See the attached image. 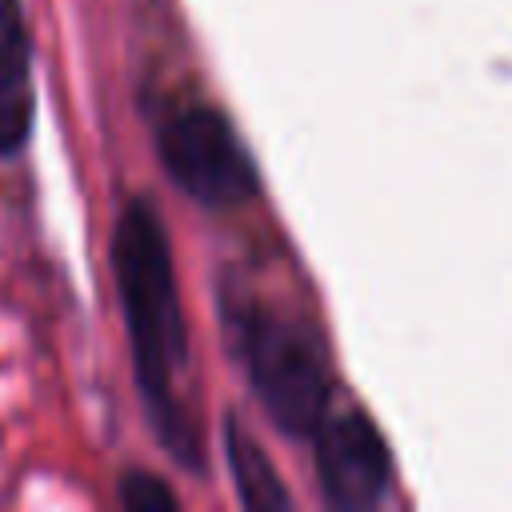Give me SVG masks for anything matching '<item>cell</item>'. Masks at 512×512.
Masks as SVG:
<instances>
[{
    "label": "cell",
    "instance_id": "cell-7",
    "mask_svg": "<svg viewBox=\"0 0 512 512\" xmlns=\"http://www.w3.org/2000/svg\"><path fill=\"white\" fill-rule=\"evenodd\" d=\"M120 504L128 512H176L180 508L176 492L160 476H152V472H124V480H120Z\"/></svg>",
    "mask_w": 512,
    "mask_h": 512
},
{
    "label": "cell",
    "instance_id": "cell-4",
    "mask_svg": "<svg viewBox=\"0 0 512 512\" xmlns=\"http://www.w3.org/2000/svg\"><path fill=\"white\" fill-rule=\"evenodd\" d=\"M312 444H316L320 488L332 508L364 512L388 496L392 452H388L380 428L364 412L324 416V424L312 432Z\"/></svg>",
    "mask_w": 512,
    "mask_h": 512
},
{
    "label": "cell",
    "instance_id": "cell-8",
    "mask_svg": "<svg viewBox=\"0 0 512 512\" xmlns=\"http://www.w3.org/2000/svg\"><path fill=\"white\" fill-rule=\"evenodd\" d=\"M28 44V28H24V12L20 0H0V56Z\"/></svg>",
    "mask_w": 512,
    "mask_h": 512
},
{
    "label": "cell",
    "instance_id": "cell-2",
    "mask_svg": "<svg viewBox=\"0 0 512 512\" xmlns=\"http://www.w3.org/2000/svg\"><path fill=\"white\" fill-rule=\"evenodd\" d=\"M224 328L268 420L288 436L312 440L328 416L332 396L316 336L264 300H228Z\"/></svg>",
    "mask_w": 512,
    "mask_h": 512
},
{
    "label": "cell",
    "instance_id": "cell-5",
    "mask_svg": "<svg viewBox=\"0 0 512 512\" xmlns=\"http://www.w3.org/2000/svg\"><path fill=\"white\" fill-rule=\"evenodd\" d=\"M224 456H228V472L236 480V492H240L244 508H252V512H284V508H292V492L284 488V480L276 476L272 460L244 432L240 420H228V428H224Z\"/></svg>",
    "mask_w": 512,
    "mask_h": 512
},
{
    "label": "cell",
    "instance_id": "cell-1",
    "mask_svg": "<svg viewBox=\"0 0 512 512\" xmlns=\"http://www.w3.org/2000/svg\"><path fill=\"white\" fill-rule=\"evenodd\" d=\"M112 272L132 340L136 384L152 416V428L180 464L200 468V436L180 396V376L188 372V328L176 292L172 244L160 212L144 196L128 200L116 220Z\"/></svg>",
    "mask_w": 512,
    "mask_h": 512
},
{
    "label": "cell",
    "instance_id": "cell-6",
    "mask_svg": "<svg viewBox=\"0 0 512 512\" xmlns=\"http://www.w3.org/2000/svg\"><path fill=\"white\" fill-rule=\"evenodd\" d=\"M32 52L28 44L0 56V156H16L32 132Z\"/></svg>",
    "mask_w": 512,
    "mask_h": 512
},
{
    "label": "cell",
    "instance_id": "cell-3",
    "mask_svg": "<svg viewBox=\"0 0 512 512\" xmlns=\"http://www.w3.org/2000/svg\"><path fill=\"white\" fill-rule=\"evenodd\" d=\"M156 148L172 184L208 208H236L256 196L260 176L256 164L232 128V120L212 104L176 108L160 132Z\"/></svg>",
    "mask_w": 512,
    "mask_h": 512
}]
</instances>
